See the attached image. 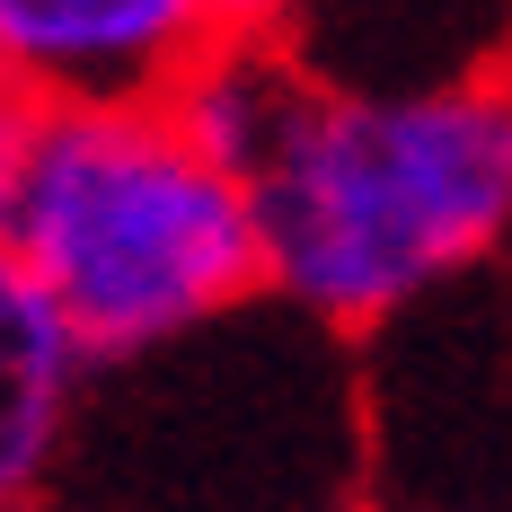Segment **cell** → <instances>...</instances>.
<instances>
[{"mask_svg": "<svg viewBox=\"0 0 512 512\" xmlns=\"http://www.w3.org/2000/svg\"><path fill=\"white\" fill-rule=\"evenodd\" d=\"M0 239L9 265L71 301L98 354L168 345L274 283L248 177H230L168 98H18Z\"/></svg>", "mask_w": 512, "mask_h": 512, "instance_id": "cell-1", "label": "cell"}, {"mask_svg": "<svg viewBox=\"0 0 512 512\" xmlns=\"http://www.w3.org/2000/svg\"><path fill=\"white\" fill-rule=\"evenodd\" d=\"M265 274L301 309L362 327L460 274L512 230V89L318 98L248 177Z\"/></svg>", "mask_w": 512, "mask_h": 512, "instance_id": "cell-2", "label": "cell"}, {"mask_svg": "<svg viewBox=\"0 0 512 512\" xmlns=\"http://www.w3.org/2000/svg\"><path fill=\"white\" fill-rule=\"evenodd\" d=\"M212 36V0H0L18 98H168Z\"/></svg>", "mask_w": 512, "mask_h": 512, "instance_id": "cell-3", "label": "cell"}, {"mask_svg": "<svg viewBox=\"0 0 512 512\" xmlns=\"http://www.w3.org/2000/svg\"><path fill=\"white\" fill-rule=\"evenodd\" d=\"M0 354H9V433H0V486L18 495L53 451V424H62V398H71V371L98 354L80 336L71 301L36 283L27 265L0 274Z\"/></svg>", "mask_w": 512, "mask_h": 512, "instance_id": "cell-4", "label": "cell"}, {"mask_svg": "<svg viewBox=\"0 0 512 512\" xmlns=\"http://www.w3.org/2000/svg\"><path fill=\"white\" fill-rule=\"evenodd\" d=\"M168 106L230 177H256L274 142L292 133V115L309 106V80L292 62H274L256 36H212V53L168 89Z\"/></svg>", "mask_w": 512, "mask_h": 512, "instance_id": "cell-5", "label": "cell"}, {"mask_svg": "<svg viewBox=\"0 0 512 512\" xmlns=\"http://www.w3.org/2000/svg\"><path fill=\"white\" fill-rule=\"evenodd\" d=\"M292 0H212V18H221V36H256L265 18H283Z\"/></svg>", "mask_w": 512, "mask_h": 512, "instance_id": "cell-6", "label": "cell"}]
</instances>
